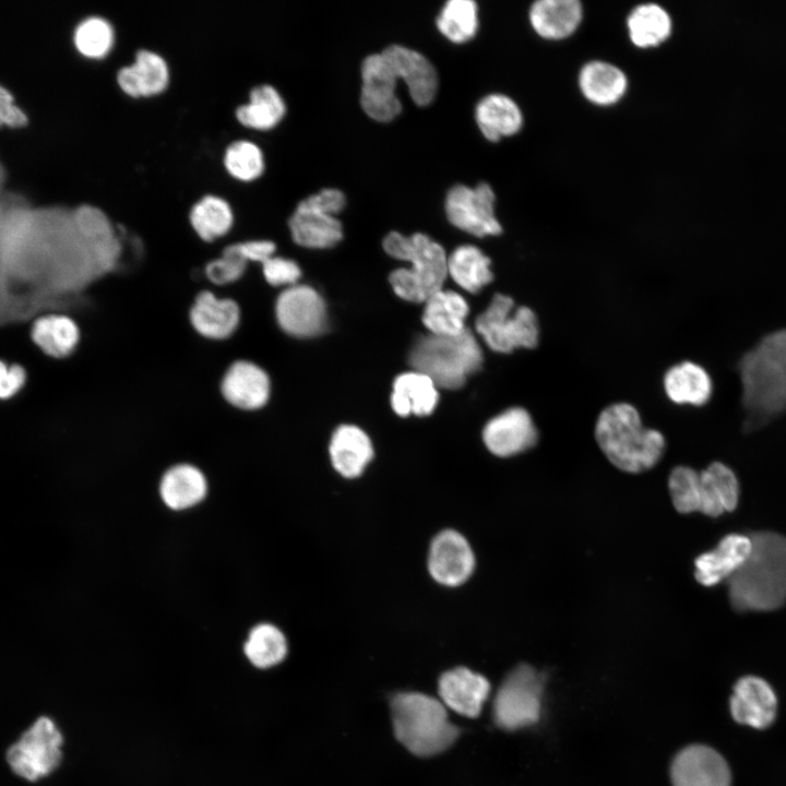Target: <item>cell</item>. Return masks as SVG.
<instances>
[{"label": "cell", "instance_id": "6da1fadb", "mask_svg": "<svg viewBox=\"0 0 786 786\" xmlns=\"http://www.w3.org/2000/svg\"><path fill=\"white\" fill-rule=\"evenodd\" d=\"M0 245V263L20 289L79 302L84 290L112 272L121 243L103 211L83 205L44 228L13 225Z\"/></svg>", "mask_w": 786, "mask_h": 786}, {"label": "cell", "instance_id": "7a4b0ae2", "mask_svg": "<svg viewBox=\"0 0 786 786\" xmlns=\"http://www.w3.org/2000/svg\"><path fill=\"white\" fill-rule=\"evenodd\" d=\"M747 428H757L786 410V329L772 332L738 362Z\"/></svg>", "mask_w": 786, "mask_h": 786}, {"label": "cell", "instance_id": "3957f363", "mask_svg": "<svg viewBox=\"0 0 786 786\" xmlns=\"http://www.w3.org/2000/svg\"><path fill=\"white\" fill-rule=\"evenodd\" d=\"M750 538L749 557L727 579L729 600L740 611L777 609L786 597V536L766 531Z\"/></svg>", "mask_w": 786, "mask_h": 786}, {"label": "cell", "instance_id": "277c9868", "mask_svg": "<svg viewBox=\"0 0 786 786\" xmlns=\"http://www.w3.org/2000/svg\"><path fill=\"white\" fill-rule=\"evenodd\" d=\"M594 433L607 460L627 473L654 467L665 451L664 434L644 427L638 408L627 402L606 406L596 419Z\"/></svg>", "mask_w": 786, "mask_h": 786}, {"label": "cell", "instance_id": "5b68a950", "mask_svg": "<svg viewBox=\"0 0 786 786\" xmlns=\"http://www.w3.org/2000/svg\"><path fill=\"white\" fill-rule=\"evenodd\" d=\"M382 245L392 258L410 263V267L397 269L390 274V283L398 297L422 302L442 289L448 275V257L441 245L421 233L404 236L397 231L389 233Z\"/></svg>", "mask_w": 786, "mask_h": 786}, {"label": "cell", "instance_id": "8992f818", "mask_svg": "<svg viewBox=\"0 0 786 786\" xmlns=\"http://www.w3.org/2000/svg\"><path fill=\"white\" fill-rule=\"evenodd\" d=\"M391 712L397 740L416 755L443 752L458 736L443 703L427 694L397 693L391 699Z\"/></svg>", "mask_w": 786, "mask_h": 786}, {"label": "cell", "instance_id": "52a82bcc", "mask_svg": "<svg viewBox=\"0 0 786 786\" xmlns=\"http://www.w3.org/2000/svg\"><path fill=\"white\" fill-rule=\"evenodd\" d=\"M483 350L475 335L466 329L458 335L420 336L409 353V364L428 376L437 386L454 390L480 369Z\"/></svg>", "mask_w": 786, "mask_h": 786}, {"label": "cell", "instance_id": "ba28073f", "mask_svg": "<svg viewBox=\"0 0 786 786\" xmlns=\"http://www.w3.org/2000/svg\"><path fill=\"white\" fill-rule=\"evenodd\" d=\"M668 489L675 509L680 513L701 512L716 517L736 509L739 483L725 464L714 462L696 472L688 466L675 467L668 477Z\"/></svg>", "mask_w": 786, "mask_h": 786}, {"label": "cell", "instance_id": "9c48e42d", "mask_svg": "<svg viewBox=\"0 0 786 786\" xmlns=\"http://www.w3.org/2000/svg\"><path fill=\"white\" fill-rule=\"evenodd\" d=\"M64 746V734L56 720L40 715L8 748L5 761L14 775L35 784L60 769Z\"/></svg>", "mask_w": 786, "mask_h": 786}, {"label": "cell", "instance_id": "30bf717a", "mask_svg": "<svg viewBox=\"0 0 786 786\" xmlns=\"http://www.w3.org/2000/svg\"><path fill=\"white\" fill-rule=\"evenodd\" d=\"M477 333L493 352L509 354L519 348L534 349L539 343L537 314L527 306H515L503 294H495L475 321Z\"/></svg>", "mask_w": 786, "mask_h": 786}, {"label": "cell", "instance_id": "8fae6325", "mask_svg": "<svg viewBox=\"0 0 786 786\" xmlns=\"http://www.w3.org/2000/svg\"><path fill=\"white\" fill-rule=\"evenodd\" d=\"M345 204V194L335 188L322 189L301 200L288 221L293 240L312 249L335 246L343 237L342 224L335 215Z\"/></svg>", "mask_w": 786, "mask_h": 786}, {"label": "cell", "instance_id": "7c38bea8", "mask_svg": "<svg viewBox=\"0 0 786 786\" xmlns=\"http://www.w3.org/2000/svg\"><path fill=\"white\" fill-rule=\"evenodd\" d=\"M541 679L528 665L513 669L500 686L493 702L496 724L507 730L532 725L540 715Z\"/></svg>", "mask_w": 786, "mask_h": 786}, {"label": "cell", "instance_id": "4fadbf2b", "mask_svg": "<svg viewBox=\"0 0 786 786\" xmlns=\"http://www.w3.org/2000/svg\"><path fill=\"white\" fill-rule=\"evenodd\" d=\"M496 195L487 182L471 188L455 184L445 196V214L450 223L476 237L497 236L502 226L495 213Z\"/></svg>", "mask_w": 786, "mask_h": 786}, {"label": "cell", "instance_id": "5bb4252c", "mask_svg": "<svg viewBox=\"0 0 786 786\" xmlns=\"http://www.w3.org/2000/svg\"><path fill=\"white\" fill-rule=\"evenodd\" d=\"M360 105L372 120L390 122L402 111L396 95L397 78L380 53L366 57L361 63Z\"/></svg>", "mask_w": 786, "mask_h": 786}, {"label": "cell", "instance_id": "9a60e30c", "mask_svg": "<svg viewBox=\"0 0 786 786\" xmlns=\"http://www.w3.org/2000/svg\"><path fill=\"white\" fill-rule=\"evenodd\" d=\"M275 314L279 326L296 337H312L326 325L325 303L310 286L293 285L277 298Z\"/></svg>", "mask_w": 786, "mask_h": 786}, {"label": "cell", "instance_id": "2e32d148", "mask_svg": "<svg viewBox=\"0 0 786 786\" xmlns=\"http://www.w3.org/2000/svg\"><path fill=\"white\" fill-rule=\"evenodd\" d=\"M538 430L527 409L513 406L487 421L483 441L493 455L510 457L534 448Z\"/></svg>", "mask_w": 786, "mask_h": 786}, {"label": "cell", "instance_id": "e0dca14e", "mask_svg": "<svg viewBox=\"0 0 786 786\" xmlns=\"http://www.w3.org/2000/svg\"><path fill=\"white\" fill-rule=\"evenodd\" d=\"M431 577L445 586L465 583L474 572L475 555L468 540L457 531L443 529L431 540L428 552Z\"/></svg>", "mask_w": 786, "mask_h": 786}, {"label": "cell", "instance_id": "ac0fdd59", "mask_svg": "<svg viewBox=\"0 0 786 786\" xmlns=\"http://www.w3.org/2000/svg\"><path fill=\"white\" fill-rule=\"evenodd\" d=\"M670 777L674 786H730V771L714 749L693 745L674 759Z\"/></svg>", "mask_w": 786, "mask_h": 786}, {"label": "cell", "instance_id": "d6986e66", "mask_svg": "<svg viewBox=\"0 0 786 786\" xmlns=\"http://www.w3.org/2000/svg\"><path fill=\"white\" fill-rule=\"evenodd\" d=\"M397 80L402 79L413 102L427 106L434 99L439 79L433 64L422 53L401 45H391L382 52Z\"/></svg>", "mask_w": 786, "mask_h": 786}, {"label": "cell", "instance_id": "ffe728a7", "mask_svg": "<svg viewBox=\"0 0 786 786\" xmlns=\"http://www.w3.org/2000/svg\"><path fill=\"white\" fill-rule=\"evenodd\" d=\"M776 707V695L763 679L746 676L735 684L730 712L737 723L758 729L765 728L774 720Z\"/></svg>", "mask_w": 786, "mask_h": 786}, {"label": "cell", "instance_id": "44dd1931", "mask_svg": "<svg viewBox=\"0 0 786 786\" xmlns=\"http://www.w3.org/2000/svg\"><path fill=\"white\" fill-rule=\"evenodd\" d=\"M751 549L750 536L736 533L726 535L716 548L694 560L695 580L704 586H713L727 580L745 563Z\"/></svg>", "mask_w": 786, "mask_h": 786}, {"label": "cell", "instance_id": "7402d4cb", "mask_svg": "<svg viewBox=\"0 0 786 786\" xmlns=\"http://www.w3.org/2000/svg\"><path fill=\"white\" fill-rule=\"evenodd\" d=\"M438 687L443 704L467 717H476L480 713L490 690L484 676L465 667L443 672Z\"/></svg>", "mask_w": 786, "mask_h": 786}, {"label": "cell", "instance_id": "603a6c76", "mask_svg": "<svg viewBox=\"0 0 786 786\" xmlns=\"http://www.w3.org/2000/svg\"><path fill=\"white\" fill-rule=\"evenodd\" d=\"M270 379L266 372L250 361L234 362L222 381L225 400L240 409L261 408L270 396Z\"/></svg>", "mask_w": 786, "mask_h": 786}, {"label": "cell", "instance_id": "cb8c5ba5", "mask_svg": "<svg viewBox=\"0 0 786 786\" xmlns=\"http://www.w3.org/2000/svg\"><path fill=\"white\" fill-rule=\"evenodd\" d=\"M72 307L74 305L71 302L17 288L0 263V327L12 323L33 321L43 313L63 311Z\"/></svg>", "mask_w": 786, "mask_h": 786}, {"label": "cell", "instance_id": "d4e9b609", "mask_svg": "<svg viewBox=\"0 0 786 786\" xmlns=\"http://www.w3.org/2000/svg\"><path fill=\"white\" fill-rule=\"evenodd\" d=\"M329 454L334 469L341 476L356 478L372 460L373 446L362 429L342 425L332 434Z\"/></svg>", "mask_w": 786, "mask_h": 786}, {"label": "cell", "instance_id": "484cf974", "mask_svg": "<svg viewBox=\"0 0 786 786\" xmlns=\"http://www.w3.org/2000/svg\"><path fill=\"white\" fill-rule=\"evenodd\" d=\"M529 23L535 33L547 40H561L571 36L583 19L577 0H539L532 4Z\"/></svg>", "mask_w": 786, "mask_h": 786}, {"label": "cell", "instance_id": "4316f807", "mask_svg": "<svg viewBox=\"0 0 786 786\" xmlns=\"http://www.w3.org/2000/svg\"><path fill=\"white\" fill-rule=\"evenodd\" d=\"M168 80L165 59L146 49L139 50L134 62L122 67L117 73L121 90L133 97L156 95L166 88Z\"/></svg>", "mask_w": 786, "mask_h": 786}, {"label": "cell", "instance_id": "83f0119b", "mask_svg": "<svg viewBox=\"0 0 786 786\" xmlns=\"http://www.w3.org/2000/svg\"><path fill=\"white\" fill-rule=\"evenodd\" d=\"M31 338L33 343L51 358L69 357L80 341V330L75 321L62 311L46 312L32 321Z\"/></svg>", "mask_w": 786, "mask_h": 786}, {"label": "cell", "instance_id": "f1b7e54d", "mask_svg": "<svg viewBox=\"0 0 786 786\" xmlns=\"http://www.w3.org/2000/svg\"><path fill=\"white\" fill-rule=\"evenodd\" d=\"M664 392L677 405L702 406L712 395L713 384L707 371L693 361L671 366L663 378Z\"/></svg>", "mask_w": 786, "mask_h": 786}, {"label": "cell", "instance_id": "f546056e", "mask_svg": "<svg viewBox=\"0 0 786 786\" xmlns=\"http://www.w3.org/2000/svg\"><path fill=\"white\" fill-rule=\"evenodd\" d=\"M239 308L231 299H219L211 291L201 293L190 311L193 327L204 337L223 340L231 335L239 323Z\"/></svg>", "mask_w": 786, "mask_h": 786}, {"label": "cell", "instance_id": "4dcf8cb0", "mask_svg": "<svg viewBox=\"0 0 786 786\" xmlns=\"http://www.w3.org/2000/svg\"><path fill=\"white\" fill-rule=\"evenodd\" d=\"M275 245L270 240H250L227 246L222 257L207 263L205 274L217 285L239 279L249 262L263 263L273 257Z\"/></svg>", "mask_w": 786, "mask_h": 786}, {"label": "cell", "instance_id": "1f68e13d", "mask_svg": "<svg viewBox=\"0 0 786 786\" xmlns=\"http://www.w3.org/2000/svg\"><path fill=\"white\" fill-rule=\"evenodd\" d=\"M475 120L483 135L491 142L516 134L523 127V114L509 96L495 93L483 97L475 108Z\"/></svg>", "mask_w": 786, "mask_h": 786}, {"label": "cell", "instance_id": "d6a6232c", "mask_svg": "<svg viewBox=\"0 0 786 786\" xmlns=\"http://www.w3.org/2000/svg\"><path fill=\"white\" fill-rule=\"evenodd\" d=\"M579 87L583 96L594 105L610 106L618 103L627 92L628 79L617 66L606 61H591L579 73Z\"/></svg>", "mask_w": 786, "mask_h": 786}, {"label": "cell", "instance_id": "836d02e7", "mask_svg": "<svg viewBox=\"0 0 786 786\" xmlns=\"http://www.w3.org/2000/svg\"><path fill=\"white\" fill-rule=\"evenodd\" d=\"M438 398L437 385L422 372H405L397 376L393 382L391 405L400 416H427L436 408Z\"/></svg>", "mask_w": 786, "mask_h": 786}, {"label": "cell", "instance_id": "e575fe53", "mask_svg": "<svg viewBox=\"0 0 786 786\" xmlns=\"http://www.w3.org/2000/svg\"><path fill=\"white\" fill-rule=\"evenodd\" d=\"M467 314L468 305L460 294L440 289L425 301L422 322L431 334L458 335L466 330Z\"/></svg>", "mask_w": 786, "mask_h": 786}, {"label": "cell", "instance_id": "d590c367", "mask_svg": "<svg viewBox=\"0 0 786 786\" xmlns=\"http://www.w3.org/2000/svg\"><path fill=\"white\" fill-rule=\"evenodd\" d=\"M206 489L203 474L189 464H179L168 469L159 486L163 501L174 510L187 509L199 503L204 498Z\"/></svg>", "mask_w": 786, "mask_h": 786}, {"label": "cell", "instance_id": "8d00e7d4", "mask_svg": "<svg viewBox=\"0 0 786 786\" xmlns=\"http://www.w3.org/2000/svg\"><path fill=\"white\" fill-rule=\"evenodd\" d=\"M630 40L639 48L647 49L663 44L671 34L669 13L656 3L635 7L627 19Z\"/></svg>", "mask_w": 786, "mask_h": 786}, {"label": "cell", "instance_id": "74e56055", "mask_svg": "<svg viewBox=\"0 0 786 786\" xmlns=\"http://www.w3.org/2000/svg\"><path fill=\"white\" fill-rule=\"evenodd\" d=\"M491 261L472 245L457 247L448 257V274L468 293L476 294L492 282Z\"/></svg>", "mask_w": 786, "mask_h": 786}, {"label": "cell", "instance_id": "f35d334b", "mask_svg": "<svg viewBox=\"0 0 786 786\" xmlns=\"http://www.w3.org/2000/svg\"><path fill=\"white\" fill-rule=\"evenodd\" d=\"M250 102L236 110L238 121L252 129L269 130L275 127L286 112V105L275 87L269 84L251 90Z\"/></svg>", "mask_w": 786, "mask_h": 786}, {"label": "cell", "instance_id": "ab89813d", "mask_svg": "<svg viewBox=\"0 0 786 786\" xmlns=\"http://www.w3.org/2000/svg\"><path fill=\"white\" fill-rule=\"evenodd\" d=\"M438 31L454 44L469 41L479 26L478 7L473 0H449L436 20Z\"/></svg>", "mask_w": 786, "mask_h": 786}, {"label": "cell", "instance_id": "60d3db41", "mask_svg": "<svg viewBox=\"0 0 786 786\" xmlns=\"http://www.w3.org/2000/svg\"><path fill=\"white\" fill-rule=\"evenodd\" d=\"M243 650L253 666L265 669L279 664L285 658L287 641L278 628L270 623H261L250 631Z\"/></svg>", "mask_w": 786, "mask_h": 786}, {"label": "cell", "instance_id": "b9f144b4", "mask_svg": "<svg viewBox=\"0 0 786 786\" xmlns=\"http://www.w3.org/2000/svg\"><path fill=\"white\" fill-rule=\"evenodd\" d=\"M234 215L229 204L216 195H205L191 209L190 222L205 241L224 236L231 227Z\"/></svg>", "mask_w": 786, "mask_h": 786}, {"label": "cell", "instance_id": "7bdbcfd3", "mask_svg": "<svg viewBox=\"0 0 786 786\" xmlns=\"http://www.w3.org/2000/svg\"><path fill=\"white\" fill-rule=\"evenodd\" d=\"M114 29L110 23L99 16L83 20L74 31V44L78 50L90 58H102L114 44Z\"/></svg>", "mask_w": 786, "mask_h": 786}, {"label": "cell", "instance_id": "ee69618b", "mask_svg": "<svg viewBox=\"0 0 786 786\" xmlns=\"http://www.w3.org/2000/svg\"><path fill=\"white\" fill-rule=\"evenodd\" d=\"M224 164L233 177L242 181L258 178L264 169L262 151L247 140L236 141L226 148Z\"/></svg>", "mask_w": 786, "mask_h": 786}, {"label": "cell", "instance_id": "f6af8a7d", "mask_svg": "<svg viewBox=\"0 0 786 786\" xmlns=\"http://www.w3.org/2000/svg\"><path fill=\"white\" fill-rule=\"evenodd\" d=\"M263 275L273 286L295 285L301 275L298 264L282 257H271L262 263Z\"/></svg>", "mask_w": 786, "mask_h": 786}, {"label": "cell", "instance_id": "bcb514c9", "mask_svg": "<svg viewBox=\"0 0 786 786\" xmlns=\"http://www.w3.org/2000/svg\"><path fill=\"white\" fill-rule=\"evenodd\" d=\"M26 378L23 366L0 359V400H9L16 395L25 385Z\"/></svg>", "mask_w": 786, "mask_h": 786}, {"label": "cell", "instance_id": "7dc6e473", "mask_svg": "<svg viewBox=\"0 0 786 786\" xmlns=\"http://www.w3.org/2000/svg\"><path fill=\"white\" fill-rule=\"evenodd\" d=\"M26 121L24 112L14 104L12 95L0 85V124L21 126Z\"/></svg>", "mask_w": 786, "mask_h": 786}]
</instances>
